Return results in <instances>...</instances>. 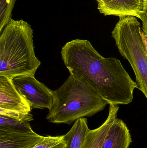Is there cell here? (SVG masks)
Here are the masks:
<instances>
[{"mask_svg": "<svg viewBox=\"0 0 147 148\" xmlns=\"http://www.w3.org/2000/svg\"><path fill=\"white\" fill-rule=\"evenodd\" d=\"M61 55L70 75L90 86L108 104L132 102L138 86L120 60L104 58L89 40L80 39L66 42Z\"/></svg>", "mask_w": 147, "mask_h": 148, "instance_id": "obj_1", "label": "cell"}, {"mask_svg": "<svg viewBox=\"0 0 147 148\" xmlns=\"http://www.w3.org/2000/svg\"><path fill=\"white\" fill-rule=\"evenodd\" d=\"M40 65L35 55L31 25L11 18L0 36V76L13 79L22 75H35Z\"/></svg>", "mask_w": 147, "mask_h": 148, "instance_id": "obj_2", "label": "cell"}, {"mask_svg": "<svg viewBox=\"0 0 147 148\" xmlns=\"http://www.w3.org/2000/svg\"><path fill=\"white\" fill-rule=\"evenodd\" d=\"M54 95L53 104L46 116L52 123L70 125L79 118L97 114L108 104L90 86L71 75L54 91Z\"/></svg>", "mask_w": 147, "mask_h": 148, "instance_id": "obj_3", "label": "cell"}, {"mask_svg": "<svg viewBox=\"0 0 147 148\" xmlns=\"http://www.w3.org/2000/svg\"><path fill=\"white\" fill-rule=\"evenodd\" d=\"M12 79L0 76V109L21 113L31 112V107L19 93Z\"/></svg>", "mask_w": 147, "mask_h": 148, "instance_id": "obj_8", "label": "cell"}, {"mask_svg": "<svg viewBox=\"0 0 147 148\" xmlns=\"http://www.w3.org/2000/svg\"><path fill=\"white\" fill-rule=\"evenodd\" d=\"M98 9L105 16H131L141 19L147 8V0H96Z\"/></svg>", "mask_w": 147, "mask_h": 148, "instance_id": "obj_6", "label": "cell"}, {"mask_svg": "<svg viewBox=\"0 0 147 148\" xmlns=\"http://www.w3.org/2000/svg\"><path fill=\"white\" fill-rule=\"evenodd\" d=\"M89 130L85 117L77 120L72 127L64 135L66 143V148H83L85 137Z\"/></svg>", "mask_w": 147, "mask_h": 148, "instance_id": "obj_11", "label": "cell"}, {"mask_svg": "<svg viewBox=\"0 0 147 148\" xmlns=\"http://www.w3.org/2000/svg\"><path fill=\"white\" fill-rule=\"evenodd\" d=\"M131 142L127 125L117 117L108 132L102 148H129Z\"/></svg>", "mask_w": 147, "mask_h": 148, "instance_id": "obj_10", "label": "cell"}, {"mask_svg": "<svg viewBox=\"0 0 147 148\" xmlns=\"http://www.w3.org/2000/svg\"><path fill=\"white\" fill-rule=\"evenodd\" d=\"M141 35L142 37V40H143V42H144L145 49H146L147 55V38L144 34V33L142 29L141 30Z\"/></svg>", "mask_w": 147, "mask_h": 148, "instance_id": "obj_16", "label": "cell"}, {"mask_svg": "<svg viewBox=\"0 0 147 148\" xmlns=\"http://www.w3.org/2000/svg\"><path fill=\"white\" fill-rule=\"evenodd\" d=\"M108 118L101 126L96 129L89 130L85 137L83 148H102L104 140L113 123L117 117L119 107L109 104Z\"/></svg>", "mask_w": 147, "mask_h": 148, "instance_id": "obj_9", "label": "cell"}, {"mask_svg": "<svg viewBox=\"0 0 147 148\" xmlns=\"http://www.w3.org/2000/svg\"><path fill=\"white\" fill-rule=\"evenodd\" d=\"M16 0H0V33L11 19Z\"/></svg>", "mask_w": 147, "mask_h": 148, "instance_id": "obj_12", "label": "cell"}, {"mask_svg": "<svg viewBox=\"0 0 147 148\" xmlns=\"http://www.w3.org/2000/svg\"><path fill=\"white\" fill-rule=\"evenodd\" d=\"M13 84L19 93L34 109H50L54 101V91L37 80L35 75H22L13 78Z\"/></svg>", "mask_w": 147, "mask_h": 148, "instance_id": "obj_5", "label": "cell"}, {"mask_svg": "<svg viewBox=\"0 0 147 148\" xmlns=\"http://www.w3.org/2000/svg\"><path fill=\"white\" fill-rule=\"evenodd\" d=\"M142 21V30L147 38V8L145 14L143 15L141 19Z\"/></svg>", "mask_w": 147, "mask_h": 148, "instance_id": "obj_15", "label": "cell"}, {"mask_svg": "<svg viewBox=\"0 0 147 148\" xmlns=\"http://www.w3.org/2000/svg\"><path fill=\"white\" fill-rule=\"evenodd\" d=\"M44 138L33 129H11L0 127V148H32Z\"/></svg>", "mask_w": 147, "mask_h": 148, "instance_id": "obj_7", "label": "cell"}, {"mask_svg": "<svg viewBox=\"0 0 147 148\" xmlns=\"http://www.w3.org/2000/svg\"><path fill=\"white\" fill-rule=\"evenodd\" d=\"M136 17H120L112 31L121 55L127 60L134 72L138 88L147 99V55Z\"/></svg>", "mask_w": 147, "mask_h": 148, "instance_id": "obj_4", "label": "cell"}, {"mask_svg": "<svg viewBox=\"0 0 147 148\" xmlns=\"http://www.w3.org/2000/svg\"><path fill=\"white\" fill-rule=\"evenodd\" d=\"M0 115L29 122L32 121L33 120V117L31 112L28 113H21L0 109Z\"/></svg>", "mask_w": 147, "mask_h": 148, "instance_id": "obj_14", "label": "cell"}, {"mask_svg": "<svg viewBox=\"0 0 147 148\" xmlns=\"http://www.w3.org/2000/svg\"><path fill=\"white\" fill-rule=\"evenodd\" d=\"M66 143L64 135L53 136H47L32 148H66Z\"/></svg>", "mask_w": 147, "mask_h": 148, "instance_id": "obj_13", "label": "cell"}]
</instances>
